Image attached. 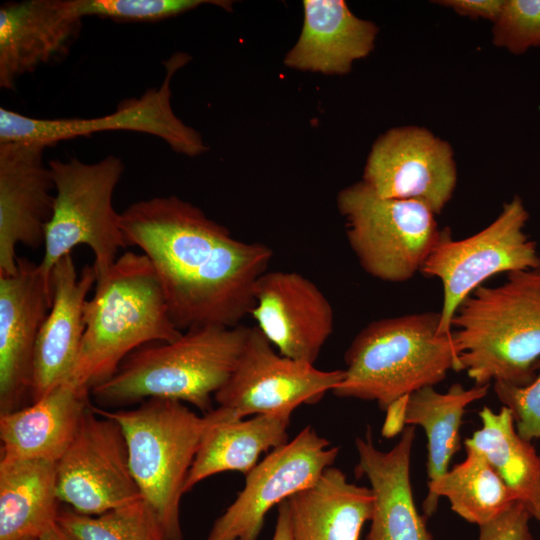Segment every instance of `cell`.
Segmentation results:
<instances>
[{"mask_svg":"<svg viewBox=\"0 0 540 540\" xmlns=\"http://www.w3.org/2000/svg\"><path fill=\"white\" fill-rule=\"evenodd\" d=\"M120 228L127 246L151 262L178 330L236 327L250 315L255 283L273 257L269 246L235 238L176 195L130 204Z\"/></svg>","mask_w":540,"mask_h":540,"instance_id":"6da1fadb","label":"cell"},{"mask_svg":"<svg viewBox=\"0 0 540 540\" xmlns=\"http://www.w3.org/2000/svg\"><path fill=\"white\" fill-rule=\"evenodd\" d=\"M451 327L459 371L475 385L532 383L540 360V268L481 285L459 306Z\"/></svg>","mask_w":540,"mask_h":540,"instance_id":"7a4b0ae2","label":"cell"},{"mask_svg":"<svg viewBox=\"0 0 540 540\" xmlns=\"http://www.w3.org/2000/svg\"><path fill=\"white\" fill-rule=\"evenodd\" d=\"M85 331L70 381L91 390L136 349L181 336L158 276L142 253L126 252L96 280L84 307Z\"/></svg>","mask_w":540,"mask_h":540,"instance_id":"3957f363","label":"cell"},{"mask_svg":"<svg viewBox=\"0 0 540 540\" xmlns=\"http://www.w3.org/2000/svg\"><path fill=\"white\" fill-rule=\"evenodd\" d=\"M249 331L241 324L206 326L184 331L171 342L144 345L93 387L91 397L105 408L168 398L210 412L212 398L233 373Z\"/></svg>","mask_w":540,"mask_h":540,"instance_id":"277c9868","label":"cell"},{"mask_svg":"<svg viewBox=\"0 0 540 540\" xmlns=\"http://www.w3.org/2000/svg\"><path fill=\"white\" fill-rule=\"evenodd\" d=\"M440 313L421 312L375 320L347 348L340 398L376 401L383 411L397 399L459 371L452 335L439 333Z\"/></svg>","mask_w":540,"mask_h":540,"instance_id":"5b68a950","label":"cell"},{"mask_svg":"<svg viewBox=\"0 0 540 540\" xmlns=\"http://www.w3.org/2000/svg\"><path fill=\"white\" fill-rule=\"evenodd\" d=\"M140 403L133 409L93 406V410L121 426L132 474L165 539L184 540L180 504L200 443L212 425L235 419L229 410L219 406L198 415L174 399L150 398Z\"/></svg>","mask_w":540,"mask_h":540,"instance_id":"8992f818","label":"cell"},{"mask_svg":"<svg viewBox=\"0 0 540 540\" xmlns=\"http://www.w3.org/2000/svg\"><path fill=\"white\" fill-rule=\"evenodd\" d=\"M48 165L55 193L39 268L50 283L52 269L60 259L71 254L73 248L85 245L94 254L98 279L109 271L119 251L127 247L120 213L113 207V195L125 164L111 154L93 163L70 157L50 160Z\"/></svg>","mask_w":540,"mask_h":540,"instance_id":"52a82bcc","label":"cell"},{"mask_svg":"<svg viewBox=\"0 0 540 540\" xmlns=\"http://www.w3.org/2000/svg\"><path fill=\"white\" fill-rule=\"evenodd\" d=\"M337 207L359 264L385 282H405L421 272L443 230L426 204L380 197L362 180L339 192Z\"/></svg>","mask_w":540,"mask_h":540,"instance_id":"ba28073f","label":"cell"},{"mask_svg":"<svg viewBox=\"0 0 540 540\" xmlns=\"http://www.w3.org/2000/svg\"><path fill=\"white\" fill-rule=\"evenodd\" d=\"M529 212L520 196L503 205L487 227L463 239L444 228L421 272L441 281L439 333L452 335V319L463 301L492 276L540 268L537 244L524 228Z\"/></svg>","mask_w":540,"mask_h":540,"instance_id":"9c48e42d","label":"cell"},{"mask_svg":"<svg viewBox=\"0 0 540 540\" xmlns=\"http://www.w3.org/2000/svg\"><path fill=\"white\" fill-rule=\"evenodd\" d=\"M189 59L183 52L173 54L164 62L165 76L160 86L122 100L114 112L104 116L40 118L0 107V143L30 141L51 147L99 132L131 131L157 137L179 154L201 155L208 147L200 133L181 121L171 105L172 79Z\"/></svg>","mask_w":540,"mask_h":540,"instance_id":"30bf717a","label":"cell"},{"mask_svg":"<svg viewBox=\"0 0 540 540\" xmlns=\"http://www.w3.org/2000/svg\"><path fill=\"white\" fill-rule=\"evenodd\" d=\"M57 492L60 502L88 516L143 499L131 471L121 426L97 414L93 405L57 463Z\"/></svg>","mask_w":540,"mask_h":540,"instance_id":"8fae6325","label":"cell"},{"mask_svg":"<svg viewBox=\"0 0 540 540\" xmlns=\"http://www.w3.org/2000/svg\"><path fill=\"white\" fill-rule=\"evenodd\" d=\"M273 347L257 326L250 328L233 373L214 396L234 419L292 413L302 404L317 403L344 378V370H320L282 356Z\"/></svg>","mask_w":540,"mask_h":540,"instance_id":"7c38bea8","label":"cell"},{"mask_svg":"<svg viewBox=\"0 0 540 540\" xmlns=\"http://www.w3.org/2000/svg\"><path fill=\"white\" fill-rule=\"evenodd\" d=\"M339 447L306 426L245 475V485L213 523L206 540H257L267 512L314 484L331 467Z\"/></svg>","mask_w":540,"mask_h":540,"instance_id":"4fadbf2b","label":"cell"},{"mask_svg":"<svg viewBox=\"0 0 540 540\" xmlns=\"http://www.w3.org/2000/svg\"><path fill=\"white\" fill-rule=\"evenodd\" d=\"M362 181L380 197L416 200L438 215L457 184L452 146L424 127L392 128L374 142Z\"/></svg>","mask_w":540,"mask_h":540,"instance_id":"5bb4252c","label":"cell"},{"mask_svg":"<svg viewBox=\"0 0 540 540\" xmlns=\"http://www.w3.org/2000/svg\"><path fill=\"white\" fill-rule=\"evenodd\" d=\"M250 315L282 356L313 364L334 328L333 308L319 287L293 271H266L256 281Z\"/></svg>","mask_w":540,"mask_h":540,"instance_id":"9a60e30c","label":"cell"},{"mask_svg":"<svg viewBox=\"0 0 540 540\" xmlns=\"http://www.w3.org/2000/svg\"><path fill=\"white\" fill-rule=\"evenodd\" d=\"M51 303V285L29 259L18 257L16 273L0 275V414L32 398L35 348Z\"/></svg>","mask_w":540,"mask_h":540,"instance_id":"2e32d148","label":"cell"},{"mask_svg":"<svg viewBox=\"0 0 540 540\" xmlns=\"http://www.w3.org/2000/svg\"><path fill=\"white\" fill-rule=\"evenodd\" d=\"M30 141L0 143V275L17 271L16 247L38 249L54 203V181L44 152Z\"/></svg>","mask_w":540,"mask_h":540,"instance_id":"e0dca14e","label":"cell"},{"mask_svg":"<svg viewBox=\"0 0 540 540\" xmlns=\"http://www.w3.org/2000/svg\"><path fill=\"white\" fill-rule=\"evenodd\" d=\"M82 20L74 0L3 3L0 87L13 91L22 76L65 57L80 34Z\"/></svg>","mask_w":540,"mask_h":540,"instance_id":"ac0fdd59","label":"cell"},{"mask_svg":"<svg viewBox=\"0 0 540 540\" xmlns=\"http://www.w3.org/2000/svg\"><path fill=\"white\" fill-rule=\"evenodd\" d=\"M96 279L93 265L78 274L71 254L53 267L52 303L35 348L31 403L70 381L85 331V303Z\"/></svg>","mask_w":540,"mask_h":540,"instance_id":"d6986e66","label":"cell"},{"mask_svg":"<svg viewBox=\"0 0 540 540\" xmlns=\"http://www.w3.org/2000/svg\"><path fill=\"white\" fill-rule=\"evenodd\" d=\"M415 435L414 426L408 425L387 452L375 447L369 426L364 437L355 439V474L367 477L373 494L366 540H434L413 499L410 458Z\"/></svg>","mask_w":540,"mask_h":540,"instance_id":"ffe728a7","label":"cell"},{"mask_svg":"<svg viewBox=\"0 0 540 540\" xmlns=\"http://www.w3.org/2000/svg\"><path fill=\"white\" fill-rule=\"evenodd\" d=\"M90 390L64 382L44 397L0 414V459L58 462L91 407Z\"/></svg>","mask_w":540,"mask_h":540,"instance_id":"44dd1931","label":"cell"},{"mask_svg":"<svg viewBox=\"0 0 540 540\" xmlns=\"http://www.w3.org/2000/svg\"><path fill=\"white\" fill-rule=\"evenodd\" d=\"M300 37L287 53L288 67L346 74L374 49L378 27L355 16L343 0H305Z\"/></svg>","mask_w":540,"mask_h":540,"instance_id":"7402d4cb","label":"cell"},{"mask_svg":"<svg viewBox=\"0 0 540 540\" xmlns=\"http://www.w3.org/2000/svg\"><path fill=\"white\" fill-rule=\"evenodd\" d=\"M287 502L294 540H359L373 511L371 489L349 482L333 466Z\"/></svg>","mask_w":540,"mask_h":540,"instance_id":"603a6c76","label":"cell"},{"mask_svg":"<svg viewBox=\"0 0 540 540\" xmlns=\"http://www.w3.org/2000/svg\"><path fill=\"white\" fill-rule=\"evenodd\" d=\"M292 413L255 415L222 420L205 433L188 472L184 494L208 477L227 471L246 475L263 452L288 442Z\"/></svg>","mask_w":540,"mask_h":540,"instance_id":"cb8c5ba5","label":"cell"},{"mask_svg":"<svg viewBox=\"0 0 540 540\" xmlns=\"http://www.w3.org/2000/svg\"><path fill=\"white\" fill-rule=\"evenodd\" d=\"M57 463L0 459V540L39 538L57 522Z\"/></svg>","mask_w":540,"mask_h":540,"instance_id":"d4e9b609","label":"cell"},{"mask_svg":"<svg viewBox=\"0 0 540 540\" xmlns=\"http://www.w3.org/2000/svg\"><path fill=\"white\" fill-rule=\"evenodd\" d=\"M482 427L464 441L479 451L532 518L540 521V455L531 442L516 432L510 410L498 413L484 406L479 412Z\"/></svg>","mask_w":540,"mask_h":540,"instance_id":"484cf974","label":"cell"},{"mask_svg":"<svg viewBox=\"0 0 540 540\" xmlns=\"http://www.w3.org/2000/svg\"><path fill=\"white\" fill-rule=\"evenodd\" d=\"M466 458L435 481L428 482L423 501L427 516L433 515L440 497H446L451 509L470 523L483 525L517 501L487 459L477 450L465 447Z\"/></svg>","mask_w":540,"mask_h":540,"instance_id":"4316f807","label":"cell"},{"mask_svg":"<svg viewBox=\"0 0 540 540\" xmlns=\"http://www.w3.org/2000/svg\"><path fill=\"white\" fill-rule=\"evenodd\" d=\"M490 385L466 389L452 384L440 393L433 386L421 388L408 397L406 424L420 426L427 437V473L435 481L448 471L452 456L460 449V426L466 407L488 394Z\"/></svg>","mask_w":540,"mask_h":540,"instance_id":"83f0119b","label":"cell"},{"mask_svg":"<svg viewBox=\"0 0 540 540\" xmlns=\"http://www.w3.org/2000/svg\"><path fill=\"white\" fill-rule=\"evenodd\" d=\"M57 522L74 540H166L144 499L97 516L60 509Z\"/></svg>","mask_w":540,"mask_h":540,"instance_id":"f1b7e54d","label":"cell"},{"mask_svg":"<svg viewBox=\"0 0 540 540\" xmlns=\"http://www.w3.org/2000/svg\"><path fill=\"white\" fill-rule=\"evenodd\" d=\"M79 15L97 16L117 22H158L175 17L204 4L230 10L222 0H74Z\"/></svg>","mask_w":540,"mask_h":540,"instance_id":"f546056e","label":"cell"},{"mask_svg":"<svg viewBox=\"0 0 540 540\" xmlns=\"http://www.w3.org/2000/svg\"><path fill=\"white\" fill-rule=\"evenodd\" d=\"M492 36L495 46L512 54L540 48V0H505Z\"/></svg>","mask_w":540,"mask_h":540,"instance_id":"4dcf8cb0","label":"cell"},{"mask_svg":"<svg viewBox=\"0 0 540 540\" xmlns=\"http://www.w3.org/2000/svg\"><path fill=\"white\" fill-rule=\"evenodd\" d=\"M537 375L526 386L494 382V392L513 417L517 434L526 441L540 439V360Z\"/></svg>","mask_w":540,"mask_h":540,"instance_id":"1f68e13d","label":"cell"},{"mask_svg":"<svg viewBox=\"0 0 540 540\" xmlns=\"http://www.w3.org/2000/svg\"><path fill=\"white\" fill-rule=\"evenodd\" d=\"M531 514L519 501L493 520L479 526L478 540H535L530 530Z\"/></svg>","mask_w":540,"mask_h":540,"instance_id":"d6a6232c","label":"cell"},{"mask_svg":"<svg viewBox=\"0 0 540 540\" xmlns=\"http://www.w3.org/2000/svg\"><path fill=\"white\" fill-rule=\"evenodd\" d=\"M435 3L448 7L461 16L481 18L494 24L502 12L505 0H440Z\"/></svg>","mask_w":540,"mask_h":540,"instance_id":"836d02e7","label":"cell"},{"mask_svg":"<svg viewBox=\"0 0 540 540\" xmlns=\"http://www.w3.org/2000/svg\"><path fill=\"white\" fill-rule=\"evenodd\" d=\"M408 397L409 395L397 399L385 410L386 417L382 427L385 438H392L404 430Z\"/></svg>","mask_w":540,"mask_h":540,"instance_id":"e575fe53","label":"cell"},{"mask_svg":"<svg viewBox=\"0 0 540 540\" xmlns=\"http://www.w3.org/2000/svg\"><path fill=\"white\" fill-rule=\"evenodd\" d=\"M271 540H294L287 500L278 505L277 521Z\"/></svg>","mask_w":540,"mask_h":540,"instance_id":"d590c367","label":"cell"},{"mask_svg":"<svg viewBox=\"0 0 540 540\" xmlns=\"http://www.w3.org/2000/svg\"><path fill=\"white\" fill-rule=\"evenodd\" d=\"M39 540H74L58 522L50 525L39 537Z\"/></svg>","mask_w":540,"mask_h":540,"instance_id":"8d00e7d4","label":"cell"},{"mask_svg":"<svg viewBox=\"0 0 540 540\" xmlns=\"http://www.w3.org/2000/svg\"><path fill=\"white\" fill-rule=\"evenodd\" d=\"M18 540H39V538H36V537H23V538L18 539Z\"/></svg>","mask_w":540,"mask_h":540,"instance_id":"74e56055","label":"cell"}]
</instances>
